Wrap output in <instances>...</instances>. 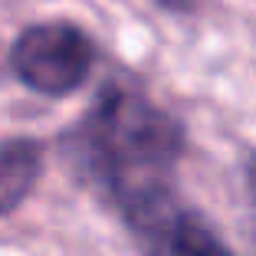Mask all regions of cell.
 <instances>
[{
    "label": "cell",
    "instance_id": "6da1fadb",
    "mask_svg": "<svg viewBox=\"0 0 256 256\" xmlns=\"http://www.w3.org/2000/svg\"><path fill=\"white\" fill-rule=\"evenodd\" d=\"M60 151L86 190L144 168H181L188 128L144 89L108 79L86 112L62 132Z\"/></svg>",
    "mask_w": 256,
    "mask_h": 256
},
{
    "label": "cell",
    "instance_id": "7a4b0ae2",
    "mask_svg": "<svg viewBox=\"0 0 256 256\" xmlns=\"http://www.w3.org/2000/svg\"><path fill=\"white\" fill-rule=\"evenodd\" d=\"M142 256H236L210 217L184 194L181 168L118 181L96 197Z\"/></svg>",
    "mask_w": 256,
    "mask_h": 256
},
{
    "label": "cell",
    "instance_id": "3957f363",
    "mask_svg": "<svg viewBox=\"0 0 256 256\" xmlns=\"http://www.w3.org/2000/svg\"><path fill=\"white\" fill-rule=\"evenodd\" d=\"M98 50L72 20L30 23L10 43V72L20 86L46 98H69L89 82Z\"/></svg>",
    "mask_w": 256,
    "mask_h": 256
},
{
    "label": "cell",
    "instance_id": "277c9868",
    "mask_svg": "<svg viewBox=\"0 0 256 256\" xmlns=\"http://www.w3.org/2000/svg\"><path fill=\"white\" fill-rule=\"evenodd\" d=\"M46 174V142L33 135L0 138V220L14 217Z\"/></svg>",
    "mask_w": 256,
    "mask_h": 256
},
{
    "label": "cell",
    "instance_id": "5b68a950",
    "mask_svg": "<svg viewBox=\"0 0 256 256\" xmlns=\"http://www.w3.org/2000/svg\"><path fill=\"white\" fill-rule=\"evenodd\" d=\"M243 190H246V204L250 210H253V224H256V148L246 151V158H243Z\"/></svg>",
    "mask_w": 256,
    "mask_h": 256
},
{
    "label": "cell",
    "instance_id": "8992f818",
    "mask_svg": "<svg viewBox=\"0 0 256 256\" xmlns=\"http://www.w3.org/2000/svg\"><path fill=\"white\" fill-rule=\"evenodd\" d=\"M151 4L168 10V14H194L200 7V0H151Z\"/></svg>",
    "mask_w": 256,
    "mask_h": 256
}]
</instances>
